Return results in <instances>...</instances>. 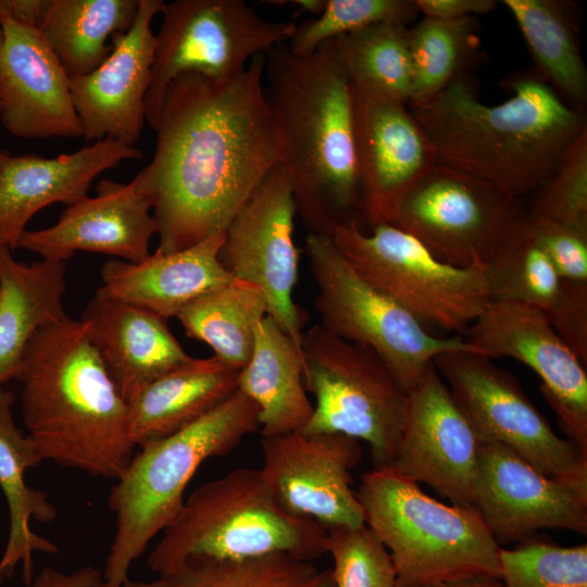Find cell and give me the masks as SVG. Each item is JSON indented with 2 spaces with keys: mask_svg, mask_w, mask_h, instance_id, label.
Masks as SVG:
<instances>
[{
  "mask_svg": "<svg viewBox=\"0 0 587 587\" xmlns=\"http://www.w3.org/2000/svg\"><path fill=\"white\" fill-rule=\"evenodd\" d=\"M465 336L474 352L489 359L510 357L532 369L566 438L587 452L586 365L539 309L490 301Z\"/></svg>",
  "mask_w": 587,
  "mask_h": 587,
  "instance_id": "e0dca14e",
  "label": "cell"
},
{
  "mask_svg": "<svg viewBox=\"0 0 587 587\" xmlns=\"http://www.w3.org/2000/svg\"><path fill=\"white\" fill-rule=\"evenodd\" d=\"M319 571L285 553L243 559L190 558L140 587H308Z\"/></svg>",
  "mask_w": 587,
  "mask_h": 587,
  "instance_id": "d590c367",
  "label": "cell"
},
{
  "mask_svg": "<svg viewBox=\"0 0 587 587\" xmlns=\"http://www.w3.org/2000/svg\"><path fill=\"white\" fill-rule=\"evenodd\" d=\"M424 587H505L500 578L471 576L447 580Z\"/></svg>",
  "mask_w": 587,
  "mask_h": 587,
  "instance_id": "ee69618b",
  "label": "cell"
},
{
  "mask_svg": "<svg viewBox=\"0 0 587 587\" xmlns=\"http://www.w3.org/2000/svg\"><path fill=\"white\" fill-rule=\"evenodd\" d=\"M237 389L259 408L262 437L300 430L312 415L301 352L268 315L255 325L253 351L239 371Z\"/></svg>",
  "mask_w": 587,
  "mask_h": 587,
  "instance_id": "f1b7e54d",
  "label": "cell"
},
{
  "mask_svg": "<svg viewBox=\"0 0 587 587\" xmlns=\"http://www.w3.org/2000/svg\"><path fill=\"white\" fill-rule=\"evenodd\" d=\"M412 87L408 107L427 101L467 74L478 58L475 16L440 20L424 16L409 27Z\"/></svg>",
  "mask_w": 587,
  "mask_h": 587,
  "instance_id": "836d02e7",
  "label": "cell"
},
{
  "mask_svg": "<svg viewBox=\"0 0 587 587\" xmlns=\"http://www.w3.org/2000/svg\"><path fill=\"white\" fill-rule=\"evenodd\" d=\"M370 230L354 222L330 237L365 282L424 326L464 336L490 302L486 270L449 265L392 224Z\"/></svg>",
  "mask_w": 587,
  "mask_h": 587,
  "instance_id": "9c48e42d",
  "label": "cell"
},
{
  "mask_svg": "<svg viewBox=\"0 0 587 587\" xmlns=\"http://www.w3.org/2000/svg\"><path fill=\"white\" fill-rule=\"evenodd\" d=\"M420 13L427 17L457 20L486 14L495 9V0H414Z\"/></svg>",
  "mask_w": 587,
  "mask_h": 587,
  "instance_id": "b9f144b4",
  "label": "cell"
},
{
  "mask_svg": "<svg viewBox=\"0 0 587 587\" xmlns=\"http://www.w3.org/2000/svg\"><path fill=\"white\" fill-rule=\"evenodd\" d=\"M357 496L365 525L390 555L396 587L500 578V546L473 507L440 502L392 466L365 473Z\"/></svg>",
  "mask_w": 587,
  "mask_h": 587,
  "instance_id": "8992f818",
  "label": "cell"
},
{
  "mask_svg": "<svg viewBox=\"0 0 587 587\" xmlns=\"http://www.w3.org/2000/svg\"><path fill=\"white\" fill-rule=\"evenodd\" d=\"M96 192L67 205L54 225L26 229L17 249L64 262L78 251L104 253L128 262L148 258L158 226L136 179L128 184L102 179Z\"/></svg>",
  "mask_w": 587,
  "mask_h": 587,
  "instance_id": "7402d4cb",
  "label": "cell"
},
{
  "mask_svg": "<svg viewBox=\"0 0 587 587\" xmlns=\"http://www.w3.org/2000/svg\"><path fill=\"white\" fill-rule=\"evenodd\" d=\"M472 507L499 546L542 529L587 533V480L546 475L498 444L479 441Z\"/></svg>",
  "mask_w": 587,
  "mask_h": 587,
  "instance_id": "9a60e30c",
  "label": "cell"
},
{
  "mask_svg": "<svg viewBox=\"0 0 587 587\" xmlns=\"http://www.w3.org/2000/svg\"><path fill=\"white\" fill-rule=\"evenodd\" d=\"M392 225L462 268L486 270L533 233L523 199L438 163L407 193Z\"/></svg>",
  "mask_w": 587,
  "mask_h": 587,
  "instance_id": "30bf717a",
  "label": "cell"
},
{
  "mask_svg": "<svg viewBox=\"0 0 587 587\" xmlns=\"http://www.w3.org/2000/svg\"><path fill=\"white\" fill-rule=\"evenodd\" d=\"M13 403L14 394L0 388V489L10 515L8 542L0 560V583L21 565L23 579L28 585L34 575V553L58 552L51 540L32 530L30 521L52 522L57 510L46 492L29 487L25 482L26 470L43 460L27 434L16 426Z\"/></svg>",
  "mask_w": 587,
  "mask_h": 587,
  "instance_id": "83f0119b",
  "label": "cell"
},
{
  "mask_svg": "<svg viewBox=\"0 0 587 587\" xmlns=\"http://www.w3.org/2000/svg\"><path fill=\"white\" fill-rule=\"evenodd\" d=\"M490 301H513L539 309L553 328L587 296V284L564 280L534 236L486 268Z\"/></svg>",
  "mask_w": 587,
  "mask_h": 587,
  "instance_id": "d6a6232c",
  "label": "cell"
},
{
  "mask_svg": "<svg viewBox=\"0 0 587 587\" xmlns=\"http://www.w3.org/2000/svg\"><path fill=\"white\" fill-rule=\"evenodd\" d=\"M264 65L259 54L234 77L187 74L166 88L153 158L134 177L158 226L155 253L225 232L279 164Z\"/></svg>",
  "mask_w": 587,
  "mask_h": 587,
  "instance_id": "6da1fadb",
  "label": "cell"
},
{
  "mask_svg": "<svg viewBox=\"0 0 587 587\" xmlns=\"http://www.w3.org/2000/svg\"><path fill=\"white\" fill-rule=\"evenodd\" d=\"M305 252L317 288L314 307L320 324L347 341L373 349L408 392L436 355L473 351L463 336L428 333L413 315L372 287L330 236L308 233Z\"/></svg>",
  "mask_w": 587,
  "mask_h": 587,
  "instance_id": "8fae6325",
  "label": "cell"
},
{
  "mask_svg": "<svg viewBox=\"0 0 587 587\" xmlns=\"http://www.w3.org/2000/svg\"><path fill=\"white\" fill-rule=\"evenodd\" d=\"M238 374L212 355L192 358L148 384L126 402L135 449L175 434L225 401L238 388Z\"/></svg>",
  "mask_w": 587,
  "mask_h": 587,
  "instance_id": "484cf974",
  "label": "cell"
},
{
  "mask_svg": "<svg viewBox=\"0 0 587 587\" xmlns=\"http://www.w3.org/2000/svg\"><path fill=\"white\" fill-rule=\"evenodd\" d=\"M2 41H3V30H2V27L0 26V46L2 45Z\"/></svg>",
  "mask_w": 587,
  "mask_h": 587,
  "instance_id": "c3c4849f",
  "label": "cell"
},
{
  "mask_svg": "<svg viewBox=\"0 0 587 587\" xmlns=\"http://www.w3.org/2000/svg\"><path fill=\"white\" fill-rule=\"evenodd\" d=\"M261 447V471L287 513L312 520L325 530L365 524L352 488V471L362 461L359 440L295 430L262 437Z\"/></svg>",
  "mask_w": 587,
  "mask_h": 587,
  "instance_id": "2e32d148",
  "label": "cell"
},
{
  "mask_svg": "<svg viewBox=\"0 0 587 587\" xmlns=\"http://www.w3.org/2000/svg\"><path fill=\"white\" fill-rule=\"evenodd\" d=\"M336 587H396V572L390 555L365 525L326 530Z\"/></svg>",
  "mask_w": 587,
  "mask_h": 587,
  "instance_id": "ab89813d",
  "label": "cell"
},
{
  "mask_svg": "<svg viewBox=\"0 0 587 587\" xmlns=\"http://www.w3.org/2000/svg\"><path fill=\"white\" fill-rule=\"evenodd\" d=\"M155 35L146 122L154 129L166 88L179 76L225 79L242 72L251 59L288 42L297 22L264 18L243 0L164 2Z\"/></svg>",
  "mask_w": 587,
  "mask_h": 587,
  "instance_id": "7c38bea8",
  "label": "cell"
},
{
  "mask_svg": "<svg viewBox=\"0 0 587 587\" xmlns=\"http://www.w3.org/2000/svg\"><path fill=\"white\" fill-rule=\"evenodd\" d=\"M296 215L291 180L278 164L230 221L218 259L234 278L261 291L266 315L301 352L307 316L292 297L299 267Z\"/></svg>",
  "mask_w": 587,
  "mask_h": 587,
  "instance_id": "5bb4252c",
  "label": "cell"
},
{
  "mask_svg": "<svg viewBox=\"0 0 587 587\" xmlns=\"http://www.w3.org/2000/svg\"><path fill=\"white\" fill-rule=\"evenodd\" d=\"M0 117L21 138L82 137L71 77L42 33L0 15Z\"/></svg>",
  "mask_w": 587,
  "mask_h": 587,
  "instance_id": "44dd1931",
  "label": "cell"
},
{
  "mask_svg": "<svg viewBox=\"0 0 587 587\" xmlns=\"http://www.w3.org/2000/svg\"><path fill=\"white\" fill-rule=\"evenodd\" d=\"M259 416L257 404L237 389L193 423L134 453L109 496L115 530L103 587L124 586L132 563L180 513L185 489L200 465L260 429Z\"/></svg>",
  "mask_w": 587,
  "mask_h": 587,
  "instance_id": "5b68a950",
  "label": "cell"
},
{
  "mask_svg": "<svg viewBox=\"0 0 587 587\" xmlns=\"http://www.w3.org/2000/svg\"><path fill=\"white\" fill-rule=\"evenodd\" d=\"M139 0H47L38 25L70 77L97 68L110 54L107 39L127 32Z\"/></svg>",
  "mask_w": 587,
  "mask_h": 587,
  "instance_id": "4dcf8cb0",
  "label": "cell"
},
{
  "mask_svg": "<svg viewBox=\"0 0 587 587\" xmlns=\"http://www.w3.org/2000/svg\"><path fill=\"white\" fill-rule=\"evenodd\" d=\"M162 0H139L130 28L114 34L107 59L92 72L71 77V95L85 141L112 138L134 147L146 122L155 35L151 24Z\"/></svg>",
  "mask_w": 587,
  "mask_h": 587,
  "instance_id": "ffe728a7",
  "label": "cell"
},
{
  "mask_svg": "<svg viewBox=\"0 0 587 587\" xmlns=\"http://www.w3.org/2000/svg\"><path fill=\"white\" fill-rule=\"evenodd\" d=\"M308 587H336L332 570L319 572Z\"/></svg>",
  "mask_w": 587,
  "mask_h": 587,
  "instance_id": "bcb514c9",
  "label": "cell"
},
{
  "mask_svg": "<svg viewBox=\"0 0 587 587\" xmlns=\"http://www.w3.org/2000/svg\"><path fill=\"white\" fill-rule=\"evenodd\" d=\"M505 587H587V546L563 547L530 537L513 549H499Z\"/></svg>",
  "mask_w": 587,
  "mask_h": 587,
  "instance_id": "8d00e7d4",
  "label": "cell"
},
{
  "mask_svg": "<svg viewBox=\"0 0 587 587\" xmlns=\"http://www.w3.org/2000/svg\"><path fill=\"white\" fill-rule=\"evenodd\" d=\"M433 363L480 442L501 445L546 475L587 480V452L553 430L514 375L471 350Z\"/></svg>",
  "mask_w": 587,
  "mask_h": 587,
  "instance_id": "4fadbf2b",
  "label": "cell"
},
{
  "mask_svg": "<svg viewBox=\"0 0 587 587\" xmlns=\"http://www.w3.org/2000/svg\"><path fill=\"white\" fill-rule=\"evenodd\" d=\"M419 14L414 0H325L320 15L297 24L287 46L295 54H308L328 40L371 25L409 26Z\"/></svg>",
  "mask_w": 587,
  "mask_h": 587,
  "instance_id": "74e56055",
  "label": "cell"
},
{
  "mask_svg": "<svg viewBox=\"0 0 587 587\" xmlns=\"http://www.w3.org/2000/svg\"><path fill=\"white\" fill-rule=\"evenodd\" d=\"M533 225L534 236L560 276L567 282L587 284V228Z\"/></svg>",
  "mask_w": 587,
  "mask_h": 587,
  "instance_id": "60d3db41",
  "label": "cell"
},
{
  "mask_svg": "<svg viewBox=\"0 0 587 587\" xmlns=\"http://www.w3.org/2000/svg\"><path fill=\"white\" fill-rule=\"evenodd\" d=\"M409 27L379 23L334 38L355 88L409 104L412 87Z\"/></svg>",
  "mask_w": 587,
  "mask_h": 587,
  "instance_id": "e575fe53",
  "label": "cell"
},
{
  "mask_svg": "<svg viewBox=\"0 0 587 587\" xmlns=\"http://www.w3.org/2000/svg\"><path fill=\"white\" fill-rule=\"evenodd\" d=\"M361 216L392 224L407 193L438 163L409 107L353 86Z\"/></svg>",
  "mask_w": 587,
  "mask_h": 587,
  "instance_id": "d6986e66",
  "label": "cell"
},
{
  "mask_svg": "<svg viewBox=\"0 0 587 587\" xmlns=\"http://www.w3.org/2000/svg\"><path fill=\"white\" fill-rule=\"evenodd\" d=\"M264 57V97L297 215L317 235L361 224L353 85L335 39L308 54L284 42Z\"/></svg>",
  "mask_w": 587,
  "mask_h": 587,
  "instance_id": "7a4b0ae2",
  "label": "cell"
},
{
  "mask_svg": "<svg viewBox=\"0 0 587 587\" xmlns=\"http://www.w3.org/2000/svg\"><path fill=\"white\" fill-rule=\"evenodd\" d=\"M302 378L314 396L300 430L337 433L370 447L373 469L391 466L408 408V391L370 347L316 324L303 334Z\"/></svg>",
  "mask_w": 587,
  "mask_h": 587,
  "instance_id": "ba28073f",
  "label": "cell"
},
{
  "mask_svg": "<svg viewBox=\"0 0 587 587\" xmlns=\"http://www.w3.org/2000/svg\"><path fill=\"white\" fill-rule=\"evenodd\" d=\"M479 440L429 364L408 392V408L391 466L426 484L451 504L472 507Z\"/></svg>",
  "mask_w": 587,
  "mask_h": 587,
  "instance_id": "ac0fdd59",
  "label": "cell"
},
{
  "mask_svg": "<svg viewBox=\"0 0 587 587\" xmlns=\"http://www.w3.org/2000/svg\"><path fill=\"white\" fill-rule=\"evenodd\" d=\"M507 85L513 92L508 100L486 104L467 73L409 109L438 164L524 199L550 177L572 143L587 132V118L534 70L512 75Z\"/></svg>",
  "mask_w": 587,
  "mask_h": 587,
  "instance_id": "3957f363",
  "label": "cell"
},
{
  "mask_svg": "<svg viewBox=\"0 0 587 587\" xmlns=\"http://www.w3.org/2000/svg\"><path fill=\"white\" fill-rule=\"evenodd\" d=\"M326 536L314 521L294 516L279 505L261 469L239 467L185 499L148 564L163 575L190 558L285 553L310 562L326 553Z\"/></svg>",
  "mask_w": 587,
  "mask_h": 587,
  "instance_id": "52a82bcc",
  "label": "cell"
},
{
  "mask_svg": "<svg viewBox=\"0 0 587 587\" xmlns=\"http://www.w3.org/2000/svg\"><path fill=\"white\" fill-rule=\"evenodd\" d=\"M28 587H103V574L90 565L71 573L46 566L33 578Z\"/></svg>",
  "mask_w": 587,
  "mask_h": 587,
  "instance_id": "7bdbcfd3",
  "label": "cell"
},
{
  "mask_svg": "<svg viewBox=\"0 0 587 587\" xmlns=\"http://www.w3.org/2000/svg\"><path fill=\"white\" fill-rule=\"evenodd\" d=\"M123 587H139L137 582L128 579Z\"/></svg>",
  "mask_w": 587,
  "mask_h": 587,
  "instance_id": "7dc6e473",
  "label": "cell"
},
{
  "mask_svg": "<svg viewBox=\"0 0 587 587\" xmlns=\"http://www.w3.org/2000/svg\"><path fill=\"white\" fill-rule=\"evenodd\" d=\"M532 224L587 228V132L567 149L550 177L530 196Z\"/></svg>",
  "mask_w": 587,
  "mask_h": 587,
  "instance_id": "f35d334b",
  "label": "cell"
},
{
  "mask_svg": "<svg viewBox=\"0 0 587 587\" xmlns=\"http://www.w3.org/2000/svg\"><path fill=\"white\" fill-rule=\"evenodd\" d=\"M225 232L171 253H150L140 262L118 259L101 267L97 294L148 310L165 320L176 317L199 297L242 283L220 262Z\"/></svg>",
  "mask_w": 587,
  "mask_h": 587,
  "instance_id": "d4e9b609",
  "label": "cell"
},
{
  "mask_svg": "<svg viewBox=\"0 0 587 587\" xmlns=\"http://www.w3.org/2000/svg\"><path fill=\"white\" fill-rule=\"evenodd\" d=\"M80 320L126 402L148 384L192 360L167 320L137 305L96 294Z\"/></svg>",
  "mask_w": 587,
  "mask_h": 587,
  "instance_id": "cb8c5ba5",
  "label": "cell"
},
{
  "mask_svg": "<svg viewBox=\"0 0 587 587\" xmlns=\"http://www.w3.org/2000/svg\"><path fill=\"white\" fill-rule=\"evenodd\" d=\"M27 436L42 460L117 479L132 457L127 403L89 337L67 316L40 328L16 377Z\"/></svg>",
  "mask_w": 587,
  "mask_h": 587,
  "instance_id": "277c9868",
  "label": "cell"
},
{
  "mask_svg": "<svg viewBox=\"0 0 587 587\" xmlns=\"http://www.w3.org/2000/svg\"><path fill=\"white\" fill-rule=\"evenodd\" d=\"M286 2L291 3V5L294 7H298L302 11H308L317 16L323 11L325 0H292Z\"/></svg>",
  "mask_w": 587,
  "mask_h": 587,
  "instance_id": "f6af8a7d",
  "label": "cell"
},
{
  "mask_svg": "<svg viewBox=\"0 0 587 587\" xmlns=\"http://www.w3.org/2000/svg\"><path fill=\"white\" fill-rule=\"evenodd\" d=\"M141 158L139 149L108 137L55 158L0 149V248L16 250L28 221L41 209L76 202L100 173Z\"/></svg>",
  "mask_w": 587,
  "mask_h": 587,
  "instance_id": "603a6c76",
  "label": "cell"
},
{
  "mask_svg": "<svg viewBox=\"0 0 587 587\" xmlns=\"http://www.w3.org/2000/svg\"><path fill=\"white\" fill-rule=\"evenodd\" d=\"M265 315L261 291L237 283L199 297L176 319L187 337L207 344L222 363L240 371L251 358L255 325Z\"/></svg>",
  "mask_w": 587,
  "mask_h": 587,
  "instance_id": "1f68e13d",
  "label": "cell"
},
{
  "mask_svg": "<svg viewBox=\"0 0 587 587\" xmlns=\"http://www.w3.org/2000/svg\"><path fill=\"white\" fill-rule=\"evenodd\" d=\"M66 262H18L0 248V388L16 379L25 350L46 325L66 319Z\"/></svg>",
  "mask_w": 587,
  "mask_h": 587,
  "instance_id": "4316f807",
  "label": "cell"
},
{
  "mask_svg": "<svg viewBox=\"0 0 587 587\" xmlns=\"http://www.w3.org/2000/svg\"><path fill=\"white\" fill-rule=\"evenodd\" d=\"M532 54L533 68L569 105L587 104V68L578 38V14L564 0H503Z\"/></svg>",
  "mask_w": 587,
  "mask_h": 587,
  "instance_id": "f546056e",
  "label": "cell"
}]
</instances>
